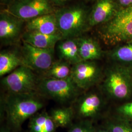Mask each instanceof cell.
<instances>
[{"label":"cell","instance_id":"6da1fadb","mask_svg":"<svg viewBox=\"0 0 132 132\" xmlns=\"http://www.w3.org/2000/svg\"><path fill=\"white\" fill-rule=\"evenodd\" d=\"M36 94H9L5 97V111L11 127L17 130L20 129L26 120L42 108L43 102Z\"/></svg>","mask_w":132,"mask_h":132},{"label":"cell","instance_id":"7a4b0ae2","mask_svg":"<svg viewBox=\"0 0 132 132\" xmlns=\"http://www.w3.org/2000/svg\"><path fill=\"white\" fill-rule=\"evenodd\" d=\"M90 9L83 5L62 7L55 12L57 24L63 39L77 38L89 30Z\"/></svg>","mask_w":132,"mask_h":132},{"label":"cell","instance_id":"3957f363","mask_svg":"<svg viewBox=\"0 0 132 132\" xmlns=\"http://www.w3.org/2000/svg\"><path fill=\"white\" fill-rule=\"evenodd\" d=\"M97 32L105 45L113 47L132 40V6L119 10L108 22L97 27Z\"/></svg>","mask_w":132,"mask_h":132},{"label":"cell","instance_id":"277c9868","mask_svg":"<svg viewBox=\"0 0 132 132\" xmlns=\"http://www.w3.org/2000/svg\"><path fill=\"white\" fill-rule=\"evenodd\" d=\"M103 88L113 99L126 100L132 94V66L117 63L106 71Z\"/></svg>","mask_w":132,"mask_h":132},{"label":"cell","instance_id":"5b68a950","mask_svg":"<svg viewBox=\"0 0 132 132\" xmlns=\"http://www.w3.org/2000/svg\"><path fill=\"white\" fill-rule=\"evenodd\" d=\"M81 90L71 76L63 79L41 77L39 80L37 93L61 103H67L75 101Z\"/></svg>","mask_w":132,"mask_h":132},{"label":"cell","instance_id":"8992f818","mask_svg":"<svg viewBox=\"0 0 132 132\" xmlns=\"http://www.w3.org/2000/svg\"><path fill=\"white\" fill-rule=\"evenodd\" d=\"M39 80L33 71L28 67L20 66L6 75L1 83L9 94H37Z\"/></svg>","mask_w":132,"mask_h":132},{"label":"cell","instance_id":"52a82bcc","mask_svg":"<svg viewBox=\"0 0 132 132\" xmlns=\"http://www.w3.org/2000/svg\"><path fill=\"white\" fill-rule=\"evenodd\" d=\"M5 10L26 22L57 10L48 0H14Z\"/></svg>","mask_w":132,"mask_h":132},{"label":"cell","instance_id":"ba28073f","mask_svg":"<svg viewBox=\"0 0 132 132\" xmlns=\"http://www.w3.org/2000/svg\"><path fill=\"white\" fill-rule=\"evenodd\" d=\"M21 53L24 64L33 71L45 72L55 61V48H41L23 41Z\"/></svg>","mask_w":132,"mask_h":132},{"label":"cell","instance_id":"9c48e42d","mask_svg":"<svg viewBox=\"0 0 132 132\" xmlns=\"http://www.w3.org/2000/svg\"><path fill=\"white\" fill-rule=\"evenodd\" d=\"M102 76V70L95 61H82L71 67V78L81 90L96 85Z\"/></svg>","mask_w":132,"mask_h":132},{"label":"cell","instance_id":"30bf717a","mask_svg":"<svg viewBox=\"0 0 132 132\" xmlns=\"http://www.w3.org/2000/svg\"><path fill=\"white\" fill-rule=\"evenodd\" d=\"M26 21L11 14L6 10L0 13V40L5 45H12L22 39Z\"/></svg>","mask_w":132,"mask_h":132},{"label":"cell","instance_id":"8fae6325","mask_svg":"<svg viewBox=\"0 0 132 132\" xmlns=\"http://www.w3.org/2000/svg\"><path fill=\"white\" fill-rule=\"evenodd\" d=\"M94 2L89 15V29L108 22L120 10L117 0H95Z\"/></svg>","mask_w":132,"mask_h":132},{"label":"cell","instance_id":"7c38bea8","mask_svg":"<svg viewBox=\"0 0 132 132\" xmlns=\"http://www.w3.org/2000/svg\"><path fill=\"white\" fill-rule=\"evenodd\" d=\"M103 99L98 93L90 92L82 95L76 101L74 113L81 118L96 117L103 106Z\"/></svg>","mask_w":132,"mask_h":132},{"label":"cell","instance_id":"4fadbf2b","mask_svg":"<svg viewBox=\"0 0 132 132\" xmlns=\"http://www.w3.org/2000/svg\"><path fill=\"white\" fill-rule=\"evenodd\" d=\"M79 53L82 61H96L104 56L98 42L90 36L82 35L77 38Z\"/></svg>","mask_w":132,"mask_h":132},{"label":"cell","instance_id":"5bb4252c","mask_svg":"<svg viewBox=\"0 0 132 132\" xmlns=\"http://www.w3.org/2000/svg\"><path fill=\"white\" fill-rule=\"evenodd\" d=\"M25 30L48 35L60 34L58 28L55 13L46 14L26 21Z\"/></svg>","mask_w":132,"mask_h":132},{"label":"cell","instance_id":"9a60e30c","mask_svg":"<svg viewBox=\"0 0 132 132\" xmlns=\"http://www.w3.org/2000/svg\"><path fill=\"white\" fill-rule=\"evenodd\" d=\"M63 39L61 34L48 35L36 31L24 30L22 41L41 48H54L57 43Z\"/></svg>","mask_w":132,"mask_h":132},{"label":"cell","instance_id":"2e32d148","mask_svg":"<svg viewBox=\"0 0 132 132\" xmlns=\"http://www.w3.org/2000/svg\"><path fill=\"white\" fill-rule=\"evenodd\" d=\"M56 47L60 59L72 66L82 61L79 53L77 38L62 39L57 43Z\"/></svg>","mask_w":132,"mask_h":132},{"label":"cell","instance_id":"e0dca14e","mask_svg":"<svg viewBox=\"0 0 132 132\" xmlns=\"http://www.w3.org/2000/svg\"><path fill=\"white\" fill-rule=\"evenodd\" d=\"M24 65L21 52L5 50L0 53V76L9 75L19 67Z\"/></svg>","mask_w":132,"mask_h":132},{"label":"cell","instance_id":"ac0fdd59","mask_svg":"<svg viewBox=\"0 0 132 132\" xmlns=\"http://www.w3.org/2000/svg\"><path fill=\"white\" fill-rule=\"evenodd\" d=\"M107 55L114 63L132 66V40L113 47Z\"/></svg>","mask_w":132,"mask_h":132},{"label":"cell","instance_id":"d6986e66","mask_svg":"<svg viewBox=\"0 0 132 132\" xmlns=\"http://www.w3.org/2000/svg\"><path fill=\"white\" fill-rule=\"evenodd\" d=\"M29 132H55L56 126L46 111L36 113L30 118Z\"/></svg>","mask_w":132,"mask_h":132},{"label":"cell","instance_id":"ffe728a7","mask_svg":"<svg viewBox=\"0 0 132 132\" xmlns=\"http://www.w3.org/2000/svg\"><path fill=\"white\" fill-rule=\"evenodd\" d=\"M72 65L68 62L59 59L55 61L49 69L43 72L42 77L63 79L71 76Z\"/></svg>","mask_w":132,"mask_h":132},{"label":"cell","instance_id":"44dd1931","mask_svg":"<svg viewBox=\"0 0 132 132\" xmlns=\"http://www.w3.org/2000/svg\"><path fill=\"white\" fill-rule=\"evenodd\" d=\"M74 114L73 109L70 107L53 109L50 114L57 128L67 127L69 126Z\"/></svg>","mask_w":132,"mask_h":132},{"label":"cell","instance_id":"7402d4cb","mask_svg":"<svg viewBox=\"0 0 132 132\" xmlns=\"http://www.w3.org/2000/svg\"><path fill=\"white\" fill-rule=\"evenodd\" d=\"M104 128L110 132H132V126L129 120L120 117L107 121Z\"/></svg>","mask_w":132,"mask_h":132},{"label":"cell","instance_id":"603a6c76","mask_svg":"<svg viewBox=\"0 0 132 132\" xmlns=\"http://www.w3.org/2000/svg\"><path fill=\"white\" fill-rule=\"evenodd\" d=\"M95 130L92 123L84 120L72 125L68 132H95Z\"/></svg>","mask_w":132,"mask_h":132},{"label":"cell","instance_id":"cb8c5ba5","mask_svg":"<svg viewBox=\"0 0 132 132\" xmlns=\"http://www.w3.org/2000/svg\"><path fill=\"white\" fill-rule=\"evenodd\" d=\"M117 112L120 117L132 120V101L119 106Z\"/></svg>","mask_w":132,"mask_h":132},{"label":"cell","instance_id":"d4e9b609","mask_svg":"<svg viewBox=\"0 0 132 132\" xmlns=\"http://www.w3.org/2000/svg\"><path fill=\"white\" fill-rule=\"evenodd\" d=\"M120 10L132 6V0H117Z\"/></svg>","mask_w":132,"mask_h":132},{"label":"cell","instance_id":"484cf974","mask_svg":"<svg viewBox=\"0 0 132 132\" xmlns=\"http://www.w3.org/2000/svg\"><path fill=\"white\" fill-rule=\"evenodd\" d=\"M71 1V0H48V1L55 7L56 6H63Z\"/></svg>","mask_w":132,"mask_h":132},{"label":"cell","instance_id":"4316f807","mask_svg":"<svg viewBox=\"0 0 132 132\" xmlns=\"http://www.w3.org/2000/svg\"><path fill=\"white\" fill-rule=\"evenodd\" d=\"M14 1V0H0V2L1 4L7 5V6H8Z\"/></svg>","mask_w":132,"mask_h":132},{"label":"cell","instance_id":"83f0119b","mask_svg":"<svg viewBox=\"0 0 132 132\" xmlns=\"http://www.w3.org/2000/svg\"><path fill=\"white\" fill-rule=\"evenodd\" d=\"M95 132H110L105 128H100L95 130Z\"/></svg>","mask_w":132,"mask_h":132},{"label":"cell","instance_id":"f1b7e54d","mask_svg":"<svg viewBox=\"0 0 132 132\" xmlns=\"http://www.w3.org/2000/svg\"><path fill=\"white\" fill-rule=\"evenodd\" d=\"M1 132H11L10 130L6 128H2L1 130Z\"/></svg>","mask_w":132,"mask_h":132},{"label":"cell","instance_id":"f546056e","mask_svg":"<svg viewBox=\"0 0 132 132\" xmlns=\"http://www.w3.org/2000/svg\"><path fill=\"white\" fill-rule=\"evenodd\" d=\"M86 1H93V2H94L95 0H85Z\"/></svg>","mask_w":132,"mask_h":132}]
</instances>
